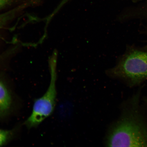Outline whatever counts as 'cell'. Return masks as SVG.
Wrapping results in <instances>:
<instances>
[{
	"label": "cell",
	"instance_id": "3957f363",
	"mask_svg": "<svg viewBox=\"0 0 147 147\" xmlns=\"http://www.w3.org/2000/svg\"><path fill=\"white\" fill-rule=\"evenodd\" d=\"M51 65L50 84L43 96L34 101L32 113L25 122L28 128L38 126L54 111L57 96L56 73L55 65Z\"/></svg>",
	"mask_w": 147,
	"mask_h": 147
},
{
	"label": "cell",
	"instance_id": "277c9868",
	"mask_svg": "<svg viewBox=\"0 0 147 147\" xmlns=\"http://www.w3.org/2000/svg\"><path fill=\"white\" fill-rule=\"evenodd\" d=\"M12 98L6 84L0 79V119L8 114L12 105Z\"/></svg>",
	"mask_w": 147,
	"mask_h": 147
},
{
	"label": "cell",
	"instance_id": "8992f818",
	"mask_svg": "<svg viewBox=\"0 0 147 147\" xmlns=\"http://www.w3.org/2000/svg\"><path fill=\"white\" fill-rule=\"evenodd\" d=\"M14 135V130L0 129V146H3L8 143L13 137Z\"/></svg>",
	"mask_w": 147,
	"mask_h": 147
},
{
	"label": "cell",
	"instance_id": "5b68a950",
	"mask_svg": "<svg viewBox=\"0 0 147 147\" xmlns=\"http://www.w3.org/2000/svg\"><path fill=\"white\" fill-rule=\"evenodd\" d=\"M20 10L21 8L19 7L10 11L0 14V31L8 22L14 18L16 13H17L18 11Z\"/></svg>",
	"mask_w": 147,
	"mask_h": 147
},
{
	"label": "cell",
	"instance_id": "9c48e42d",
	"mask_svg": "<svg viewBox=\"0 0 147 147\" xmlns=\"http://www.w3.org/2000/svg\"></svg>",
	"mask_w": 147,
	"mask_h": 147
},
{
	"label": "cell",
	"instance_id": "ba28073f",
	"mask_svg": "<svg viewBox=\"0 0 147 147\" xmlns=\"http://www.w3.org/2000/svg\"><path fill=\"white\" fill-rule=\"evenodd\" d=\"M142 100L143 104L147 109V96H142Z\"/></svg>",
	"mask_w": 147,
	"mask_h": 147
},
{
	"label": "cell",
	"instance_id": "52a82bcc",
	"mask_svg": "<svg viewBox=\"0 0 147 147\" xmlns=\"http://www.w3.org/2000/svg\"><path fill=\"white\" fill-rule=\"evenodd\" d=\"M13 0H0V9L11 4Z\"/></svg>",
	"mask_w": 147,
	"mask_h": 147
},
{
	"label": "cell",
	"instance_id": "6da1fadb",
	"mask_svg": "<svg viewBox=\"0 0 147 147\" xmlns=\"http://www.w3.org/2000/svg\"><path fill=\"white\" fill-rule=\"evenodd\" d=\"M142 88L140 86L125 102L107 138V146L147 147V109L142 102Z\"/></svg>",
	"mask_w": 147,
	"mask_h": 147
},
{
	"label": "cell",
	"instance_id": "7a4b0ae2",
	"mask_svg": "<svg viewBox=\"0 0 147 147\" xmlns=\"http://www.w3.org/2000/svg\"><path fill=\"white\" fill-rule=\"evenodd\" d=\"M106 74L122 81L129 87L142 86L147 80V52L133 50L126 53Z\"/></svg>",
	"mask_w": 147,
	"mask_h": 147
}]
</instances>
